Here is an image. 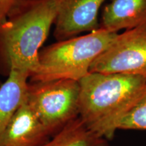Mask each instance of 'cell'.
Segmentation results:
<instances>
[{"instance_id": "7a4b0ae2", "label": "cell", "mask_w": 146, "mask_h": 146, "mask_svg": "<svg viewBox=\"0 0 146 146\" xmlns=\"http://www.w3.org/2000/svg\"><path fill=\"white\" fill-rule=\"evenodd\" d=\"M58 0H21L0 25V74L12 69L32 74L39 68V49L55 23Z\"/></svg>"}, {"instance_id": "3957f363", "label": "cell", "mask_w": 146, "mask_h": 146, "mask_svg": "<svg viewBox=\"0 0 146 146\" xmlns=\"http://www.w3.org/2000/svg\"><path fill=\"white\" fill-rule=\"evenodd\" d=\"M117 35L99 29L45 47L39 52V68L30 75L31 82L79 81L89 74L93 62Z\"/></svg>"}, {"instance_id": "30bf717a", "label": "cell", "mask_w": 146, "mask_h": 146, "mask_svg": "<svg viewBox=\"0 0 146 146\" xmlns=\"http://www.w3.org/2000/svg\"><path fill=\"white\" fill-rule=\"evenodd\" d=\"M42 146H109V143L108 140L91 131L78 117Z\"/></svg>"}, {"instance_id": "8992f818", "label": "cell", "mask_w": 146, "mask_h": 146, "mask_svg": "<svg viewBox=\"0 0 146 146\" xmlns=\"http://www.w3.org/2000/svg\"><path fill=\"white\" fill-rule=\"evenodd\" d=\"M106 0H58L54 36L58 41L100 29L98 13Z\"/></svg>"}, {"instance_id": "8fae6325", "label": "cell", "mask_w": 146, "mask_h": 146, "mask_svg": "<svg viewBox=\"0 0 146 146\" xmlns=\"http://www.w3.org/2000/svg\"><path fill=\"white\" fill-rule=\"evenodd\" d=\"M118 130L146 131V87L139 99L120 122Z\"/></svg>"}, {"instance_id": "52a82bcc", "label": "cell", "mask_w": 146, "mask_h": 146, "mask_svg": "<svg viewBox=\"0 0 146 146\" xmlns=\"http://www.w3.org/2000/svg\"><path fill=\"white\" fill-rule=\"evenodd\" d=\"M50 138L25 100L3 133L0 146H42Z\"/></svg>"}, {"instance_id": "9c48e42d", "label": "cell", "mask_w": 146, "mask_h": 146, "mask_svg": "<svg viewBox=\"0 0 146 146\" xmlns=\"http://www.w3.org/2000/svg\"><path fill=\"white\" fill-rule=\"evenodd\" d=\"M30 74L12 69L8 78L0 87V140L11 120L27 98Z\"/></svg>"}, {"instance_id": "277c9868", "label": "cell", "mask_w": 146, "mask_h": 146, "mask_svg": "<svg viewBox=\"0 0 146 146\" xmlns=\"http://www.w3.org/2000/svg\"><path fill=\"white\" fill-rule=\"evenodd\" d=\"M79 82L60 79L29 83L27 102L51 137L78 117Z\"/></svg>"}, {"instance_id": "5b68a950", "label": "cell", "mask_w": 146, "mask_h": 146, "mask_svg": "<svg viewBox=\"0 0 146 146\" xmlns=\"http://www.w3.org/2000/svg\"><path fill=\"white\" fill-rule=\"evenodd\" d=\"M89 72L120 73L146 78V25L118 33L93 62Z\"/></svg>"}, {"instance_id": "ba28073f", "label": "cell", "mask_w": 146, "mask_h": 146, "mask_svg": "<svg viewBox=\"0 0 146 146\" xmlns=\"http://www.w3.org/2000/svg\"><path fill=\"white\" fill-rule=\"evenodd\" d=\"M146 25V0H112L106 5L100 29L118 33Z\"/></svg>"}, {"instance_id": "7c38bea8", "label": "cell", "mask_w": 146, "mask_h": 146, "mask_svg": "<svg viewBox=\"0 0 146 146\" xmlns=\"http://www.w3.org/2000/svg\"><path fill=\"white\" fill-rule=\"evenodd\" d=\"M21 0H0V25L7 19L9 14Z\"/></svg>"}, {"instance_id": "6da1fadb", "label": "cell", "mask_w": 146, "mask_h": 146, "mask_svg": "<svg viewBox=\"0 0 146 146\" xmlns=\"http://www.w3.org/2000/svg\"><path fill=\"white\" fill-rule=\"evenodd\" d=\"M78 82V117L89 129L108 141L146 87L145 77L120 73L89 72Z\"/></svg>"}]
</instances>
